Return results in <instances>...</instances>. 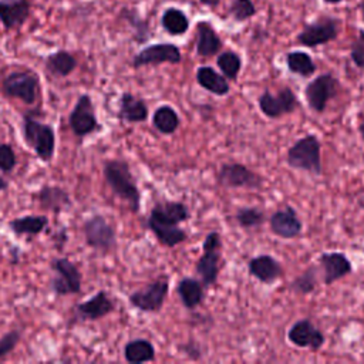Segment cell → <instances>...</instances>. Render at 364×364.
<instances>
[{
	"instance_id": "1",
	"label": "cell",
	"mask_w": 364,
	"mask_h": 364,
	"mask_svg": "<svg viewBox=\"0 0 364 364\" xmlns=\"http://www.w3.org/2000/svg\"><path fill=\"white\" fill-rule=\"evenodd\" d=\"M189 215V209L182 203H158L150 212L147 226L164 246L174 248L187 241V232L178 225L188 221Z\"/></svg>"
},
{
	"instance_id": "2",
	"label": "cell",
	"mask_w": 364,
	"mask_h": 364,
	"mask_svg": "<svg viewBox=\"0 0 364 364\" xmlns=\"http://www.w3.org/2000/svg\"><path fill=\"white\" fill-rule=\"evenodd\" d=\"M104 178L114 195L125 201L131 212L139 214L141 207V192L136 184L128 162L122 159H110L104 164Z\"/></svg>"
},
{
	"instance_id": "3",
	"label": "cell",
	"mask_w": 364,
	"mask_h": 364,
	"mask_svg": "<svg viewBox=\"0 0 364 364\" xmlns=\"http://www.w3.org/2000/svg\"><path fill=\"white\" fill-rule=\"evenodd\" d=\"M286 162L290 168L308 171L315 175H320L323 171L322 165V144L315 134L297 140L286 154Z\"/></svg>"
},
{
	"instance_id": "4",
	"label": "cell",
	"mask_w": 364,
	"mask_h": 364,
	"mask_svg": "<svg viewBox=\"0 0 364 364\" xmlns=\"http://www.w3.org/2000/svg\"><path fill=\"white\" fill-rule=\"evenodd\" d=\"M23 136L26 144L43 162H50L56 152V132L49 124H43L31 116H24Z\"/></svg>"
},
{
	"instance_id": "5",
	"label": "cell",
	"mask_w": 364,
	"mask_h": 364,
	"mask_svg": "<svg viewBox=\"0 0 364 364\" xmlns=\"http://www.w3.org/2000/svg\"><path fill=\"white\" fill-rule=\"evenodd\" d=\"M221 235L218 232H209L203 245V255L198 259L195 271L205 287H209L216 283L219 276V260L221 253Z\"/></svg>"
},
{
	"instance_id": "6",
	"label": "cell",
	"mask_w": 364,
	"mask_h": 364,
	"mask_svg": "<svg viewBox=\"0 0 364 364\" xmlns=\"http://www.w3.org/2000/svg\"><path fill=\"white\" fill-rule=\"evenodd\" d=\"M3 93L24 104H35L39 95V77L30 72H13L2 83Z\"/></svg>"
},
{
	"instance_id": "7",
	"label": "cell",
	"mask_w": 364,
	"mask_h": 364,
	"mask_svg": "<svg viewBox=\"0 0 364 364\" xmlns=\"http://www.w3.org/2000/svg\"><path fill=\"white\" fill-rule=\"evenodd\" d=\"M52 269L54 272V276L52 279V287L56 294L68 296L79 294L81 292V274L70 259H53Z\"/></svg>"
},
{
	"instance_id": "8",
	"label": "cell",
	"mask_w": 364,
	"mask_h": 364,
	"mask_svg": "<svg viewBox=\"0 0 364 364\" xmlns=\"http://www.w3.org/2000/svg\"><path fill=\"white\" fill-rule=\"evenodd\" d=\"M83 230L87 245L95 251L110 252L117 245L116 229L103 215H94L88 218L84 222Z\"/></svg>"
},
{
	"instance_id": "9",
	"label": "cell",
	"mask_w": 364,
	"mask_h": 364,
	"mask_svg": "<svg viewBox=\"0 0 364 364\" xmlns=\"http://www.w3.org/2000/svg\"><path fill=\"white\" fill-rule=\"evenodd\" d=\"M170 292V280L161 278L147 285V287L132 292L129 303L141 312H159Z\"/></svg>"
},
{
	"instance_id": "10",
	"label": "cell",
	"mask_w": 364,
	"mask_h": 364,
	"mask_svg": "<svg viewBox=\"0 0 364 364\" xmlns=\"http://www.w3.org/2000/svg\"><path fill=\"white\" fill-rule=\"evenodd\" d=\"M258 104L260 111L268 118H279L296 111L299 107V100L292 88L285 87L276 95L267 90L259 97Z\"/></svg>"
},
{
	"instance_id": "11",
	"label": "cell",
	"mask_w": 364,
	"mask_h": 364,
	"mask_svg": "<svg viewBox=\"0 0 364 364\" xmlns=\"http://www.w3.org/2000/svg\"><path fill=\"white\" fill-rule=\"evenodd\" d=\"M69 125L74 136L79 139H84L88 134H93L94 131L100 129L98 124L94 104L88 94H83L79 97V100L69 116Z\"/></svg>"
},
{
	"instance_id": "12",
	"label": "cell",
	"mask_w": 364,
	"mask_h": 364,
	"mask_svg": "<svg viewBox=\"0 0 364 364\" xmlns=\"http://www.w3.org/2000/svg\"><path fill=\"white\" fill-rule=\"evenodd\" d=\"M218 184L225 188H249L258 189L262 185V180L258 174L249 170L246 165L238 162L223 164L216 175Z\"/></svg>"
},
{
	"instance_id": "13",
	"label": "cell",
	"mask_w": 364,
	"mask_h": 364,
	"mask_svg": "<svg viewBox=\"0 0 364 364\" xmlns=\"http://www.w3.org/2000/svg\"><path fill=\"white\" fill-rule=\"evenodd\" d=\"M336 93L338 80L330 73H326L320 74L306 86L305 97L310 110L323 113L327 107V103L336 97Z\"/></svg>"
},
{
	"instance_id": "14",
	"label": "cell",
	"mask_w": 364,
	"mask_h": 364,
	"mask_svg": "<svg viewBox=\"0 0 364 364\" xmlns=\"http://www.w3.org/2000/svg\"><path fill=\"white\" fill-rule=\"evenodd\" d=\"M181 61V52L177 46L170 45V43H161V45H154L148 46L144 50H141L134 60H132V65L136 69L143 68V65H150V64H161V63H171L177 64Z\"/></svg>"
},
{
	"instance_id": "15",
	"label": "cell",
	"mask_w": 364,
	"mask_h": 364,
	"mask_svg": "<svg viewBox=\"0 0 364 364\" xmlns=\"http://www.w3.org/2000/svg\"><path fill=\"white\" fill-rule=\"evenodd\" d=\"M269 225L272 232L283 239H293L299 237L303 230V222L290 205L274 212L269 219Z\"/></svg>"
},
{
	"instance_id": "16",
	"label": "cell",
	"mask_w": 364,
	"mask_h": 364,
	"mask_svg": "<svg viewBox=\"0 0 364 364\" xmlns=\"http://www.w3.org/2000/svg\"><path fill=\"white\" fill-rule=\"evenodd\" d=\"M338 38V23L333 19H320L319 22L306 26V29L297 36L301 45L308 47H316L332 42Z\"/></svg>"
},
{
	"instance_id": "17",
	"label": "cell",
	"mask_w": 364,
	"mask_h": 364,
	"mask_svg": "<svg viewBox=\"0 0 364 364\" xmlns=\"http://www.w3.org/2000/svg\"><path fill=\"white\" fill-rule=\"evenodd\" d=\"M290 343L302 349L319 350L324 345V336L320 330L308 319L296 322L287 333Z\"/></svg>"
},
{
	"instance_id": "18",
	"label": "cell",
	"mask_w": 364,
	"mask_h": 364,
	"mask_svg": "<svg viewBox=\"0 0 364 364\" xmlns=\"http://www.w3.org/2000/svg\"><path fill=\"white\" fill-rule=\"evenodd\" d=\"M319 263L324 274V285H332L351 274L353 267L350 259L340 252H324L319 258Z\"/></svg>"
},
{
	"instance_id": "19",
	"label": "cell",
	"mask_w": 364,
	"mask_h": 364,
	"mask_svg": "<svg viewBox=\"0 0 364 364\" xmlns=\"http://www.w3.org/2000/svg\"><path fill=\"white\" fill-rule=\"evenodd\" d=\"M114 302L110 299L107 292L100 290L97 292L91 299L79 303L76 306V312L79 319L81 320H100L107 315L114 312Z\"/></svg>"
},
{
	"instance_id": "20",
	"label": "cell",
	"mask_w": 364,
	"mask_h": 364,
	"mask_svg": "<svg viewBox=\"0 0 364 364\" xmlns=\"http://www.w3.org/2000/svg\"><path fill=\"white\" fill-rule=\"evenodd\" d=\"M249 272L262 283H274L283 276V268L274 256L271 255H259L251 259Z\"/></svg>"
},
{
	"instance_id": "21",
	"label": "cell",
	"mask_w": 364,
	"mask_h": 364,
	"mask_svg": "<svg viewBox=\"0 0 364 364\" xmlns=\"http://www.w3.org/2000/svg\"><path fill=\"white\" fill-rule=\"evenodd\" d=\"M148 106L145 104L141 98L132 95L131 93H124L120 98V110H118V118L129 122V124H137L144 122L148 118Z\"/></svg>"
},
{
	"instance_id": "22",
	"label": "cell",
	"mask_w": 364,
	"mask_h": 364,
	"mask_svg": "<svg viewBox=\"0 0 364 364\" xmlns=\"http://www.w3.org/2000/svg\"><path fill=\"white\" fill-rule=\"evenodd\" d=\"M36 198L42 208L52 211L54 214H60L61 211L72 205V200L68 191H64L63 188L54 185H45L38 192Z\"/></svg>"
},
{
	"instance_id": "23",
	"label": "cell",
	"mask_w": 364,
	"mask_h": 364,
	"mask_svg": "<svg viewBox=\"0 0 364 364\" xmlns=\"http://www.w3.org/2000/svg\"><path fill=\"white\" fill-rule=\"evenodd\" d=\"M177 293L184 306L193 310L204 301V285L195 278H184L178 282Z\"/></svg>"
},
{
	"instance_id": "24",
	"label": "cell",
	"mask_w": 364,
	"mask_h": 364,
	"mask_svg": "<svg viewBox=\"0 0 364 364\" xmlns=\"http://www.w3.org/2000/svg\"><path fill=\"white\" fill-rule=\"evenodd\" d=\"M29 15L27 0H0V20L6 27L22 24Z\"/></svg>"
},
{
	"instance_id": "25",
	"label": "cell",
	"mask_w": 364,
	"mask_h": 364,
	"mask_svg": "<svg viewBox=\"0 0 364 364\" xmlns=\"http://www.w3.org/2000/svg\"><path fill=\"white\" fill-rule=\"evenodd\" d=\"M196 81L203 88L215 95H226L230 90L226 77L219 74L216 70L209 68V65H203V68L198 69Z\"/></svg>"
},
{
	"instance_id": "26",
	"label": "cell",
	"mask_w": 364,
	"mask_h": 364,
	"mask_svg": "<svg viewBox=\"0 0 364 364\" xmlns=\"http://www.w3.org/2000/svg\"><path fill=\"white\" fill-rule=\"evenodd\" d=\"M49 225V218L45 215H27L22 218L12 219L9 228L16 235H39Z\"/></svg>"
},
{
	"instance_id": "27",
	"label": "cell",
	"mask_w": 364,
	"mask_h": 364,
	"mask_svg": "<svg viewBox=\"0 0 364 364\" xmlns=\"http://www.w3.org/2000/svg\"><path fill=\"white\" fill-rule=\"evenodd\" d=\"M222 47L221 39L212 29L211 24L203 22L198 24V42H196V53L201 57H211L216 54Z\"/></svg>"
},
{
	"instance_id": "28",
	"label": "cell",
	"mask_w": 364,
	"mask_h": 364,
	"mask_svg": "<svg viewBox=\"0 0 364 364\" xmlns=\"http://www.w3.org/2000/svg\"><path fill=\"white\" fill-rule=\"evenodd\" d=\"M124 357L131 364L148 363L155 358V347L147 339H134L125 345Z\"/></svg>"
},
{
	"instance_id": "29",
	"label": "cell",
	"mask_w": 364,
	"mask_h": 364,
	"mask_svg": "<svg viewBox=\"0 0 364 364\" xmlns=\"http://www.w3.org/2000/svg\"><path fill=\"white\" fill-rule=\"evenodd\" d=\"M181 124L178 113L171 106H161L152 116V125L164 136H171Z\"/></svg>"
},
{
	"instance_id": "30",
	"label": "cell",
	"mask_w": 364,
	"mask_h": 364,
	"mask_svg": "<svg viewBox=\"0 0 364 364\" xmlns=\"http://www.w3.org/2000/svg\"><path fill=\"white\" fill-rule=\"evenodd\" d=\"M46 68L56 77H68L77 68V61L68 52H57L49 56L46 61Z\"/></svg>"
},
{
	"instance_id": "31",
	"label": "cell",
	"mask_w": 364,
	"mask_h": 364,
	"mask_svg": "<svg viewBox=\"0 0 364 364\" xmlns=\"http://www.w3.org/2000/svg\"><path fill=\"white\" fill-rule=\"evenodd\" d=\"M287 69L302 77H309L316 72V64L308 53L292 52L286 56Z\"/></svg>"
},
{
	"instance_id": "32",
	"label": "cell",
	"mask_w": 364,
	"mask_h": 364,
	"mask_svg": "<svg viewBox=\"0 0 364 364\" xmlns=\"http://www.w3.org/2000/svg\"><path fill=\"white\" fill-rule=\"evenodd\" d=\"M162 26L171 35H184L188 30L189 22L181 10L168 9L162 16Z\"/></svg>"
},
{
	"instance_id": "33",
	"label": "cell",
	"mask_w": 364,
	"mask_h": 364,
	"mask_svg": "<svg viewBox=\"0 0 364 364\" xmlns=\"http://www.w3.org/2000/svg\"><path fill=\"white\" fill-rule=\"evenodd\" d=\"M218 68L222 72V74L229 80H237L238 74L242 68V60L241 57L234 52H225L222 53L218 60Z\"/></svg>"
},
{
	"instance_id": "34",
	"label": "cell",
	"mask_w": 364,
	"mask_h": 364,
	"mask_svg": "<svg viewBox=\"0 0 364 364\" xmlns=\"http://www.w3.org/2000/svg\"><path fill=\"white\" fill-rule=\"evenodd\" d=\"M316 286H317V268L316 267H310L309 269H306L290 285V287L299 294H309L316 289Z\"/></svg>"
},
{
	"instance_id": "35",
	"label": "cell",
	"mask_w": 364,
	"mask_h": 364,
	"mask_svg": "<svg viewBox=\"0 0 364 364\" xmlns=\"http://www.w3.org/2000/svg\"><path fill=\"white\" fill-rule=\"evenodd\" d=\"M237 221L244 229H252L260 226L264 221H267V215L263 214L259 208L255 207H245L238 209L237 212Z\"/></svg>"
},
{
	"instance_id": "36",
	"label": "cell",
	"mask_w": 364,
	"mask_h": 364,
	"mask_svg": "<svg viewBox=\"0 0 364 364\" xmlns=\"http://www.w3.org/2000/svg\"><path fill=\"white\" fill-rule=\"evenodd\" d=\"M17 164L16 152L10 144H0V171L10 174Z\"/></svg>"
},
{
	"instance_id": "37",
	"label": "cell",
	"mask_w": 364,
	"mask_h": 364,
	"mask_svg": "<svg viewBox=\"0 0 364 364\" xmlns=\"http://www.w3.org/2000/svg\"><path fill=\"white\" fill-rule=\"evenodd\" d=\"M20 339H22V332L19 329L10 330V332H8L2 339H0V358L10 354L19 345Z\"/></svg>"
},
{
	"instance_id": "38",
	"label": "cell",
	"mask_w": 364,
	"mask_h": 364,
	"mask_svg": "<svg viewBox=\"0 0 364 364\" xmlns=\"http://www.w3.org/2000/svg\"><path fill=\"white\" fill-rule=\"evenodd\" d=\"M255 6L251 0H235L230 6V13L234 15L237 20H245L255 15Z\"/></svg>"
},
{
	"instance_id": "39",
	"label": "cell",
	"mask_w": 364,
	"mask_h": 364,
	"mask_svg": "<svg viewBox=\"0 0 364 364\" xmlns=\"http://www.w3.org/2000/svg\"><path fill=\"white\" fill-rule=\"evenodd\" d=\"M351 60L358 69H364V31L358 33L357 40L351 46Z\"/></svg>"
},
{
	"instance_id": "40",
	"label": "cell",
	"mask_w": 364,
	"mask_h": 364,
	"mask_svg": "<svg viewBox=\"0 0 364 364\" xmlns=\"http://www.w3.org/2000/svg\"><path fill=\"white\" fill-rule=\"evenodd\" d=\"M53 239H54V242H56L57 248H58V249H61V248L65 245V242H68V239H69L68 230H65V228H61V229L58 230V232H57V234L53 237Z\"/></svg>"
},
{
	"instance_id": "41",
	"label": "cell",
	"mask_w": 364,
	"mask_h": 364,
	"mask_svg": "<svg viewBox=\"0 0 364 364\" xmlns=\"http://www.w3.org/2000/svg\"><path fill=\"white\" fill-rule=\"evenodd\" d=\"M8 188H9V182H8V180H5L3 177H0V192L6 191Z\"/></svg>"
},
{
	"instance_id": "42",
	"label": "cell",
	"mask_w": 364,
	"mask_h": 364,
	"mask_svg": "<svg viewBox=\"0 0 364 364\" xmlns=\"http://www.w3.org/2000/svg\"><path fill=\"white\" fill-rule=\"evenodd\" d=\"M358 132H360V136H361V139H363V141H364V116H361V118H360Z\"/></svg>"
},
{
	"instance_id": "43",
	"label": "cell",
	"mask_w": 364,
	"mask_h": 364,
	"mask_svg": "<svg viewBox=\"0 0 364 364\" xmlns=\"http://www.w3.org/2000/svg\"><path fill=\"white\" fill-rule=\"evenodd\" d=\"M201 2L205 5H209V6H216L219 3V0H201Z\"/></svg>"
},
{
	"instance_id": "44",
	"label": "cell",
	"mask_w": 364,
	"mask_h": 364,
	"mask_svg": "<svg viewBox=\"0 0 364 364\" xmlns=\"http://www.w3.org/2000/svg\"><path fill=\"white\" fill-rule=\"evenodd\" d=\"M360 10H361V15H363V19H364V2L360 5Z\"/></svg>"
},
{
	"instance_id": "45",
	"label": "cell",
	"mask_w": 364,
	"mask_h": 364,
	"mask_svg": "<svg viewBox=\"0 0 364 364\" xmlns=\"http://www.w3.org/2000/svg\"><path fill=\"white\" fill-rule=\"evenodd\" d=\"M326 2H329V3H338V2H340V0H326Z\"/></svg>"
}]
</instances>
